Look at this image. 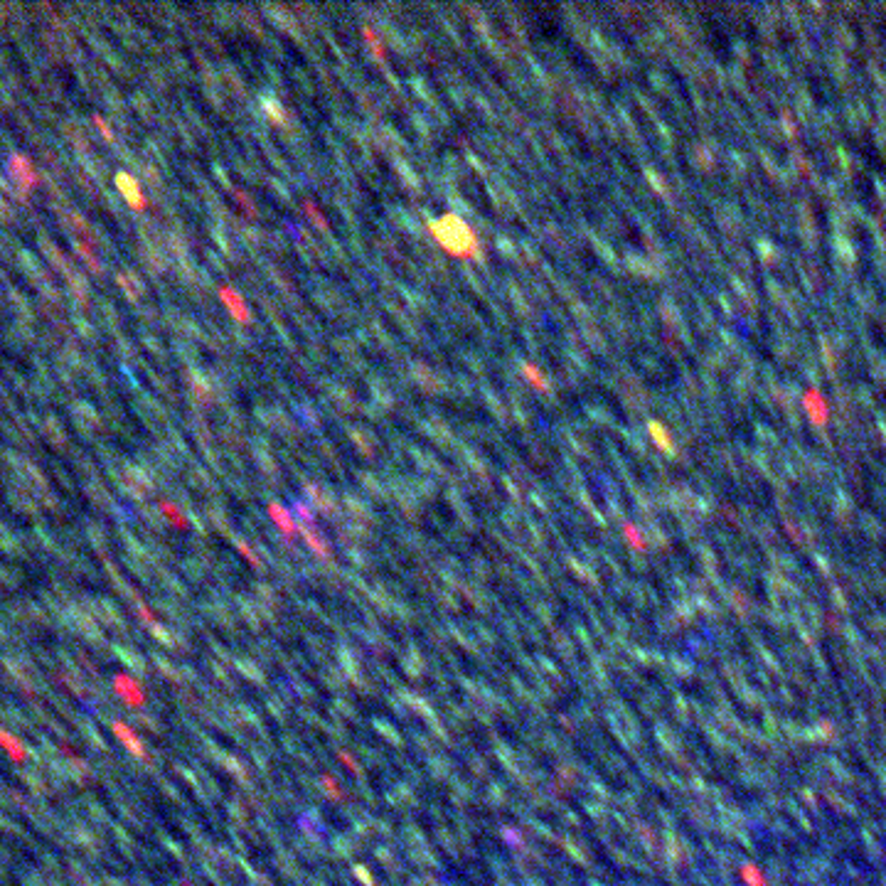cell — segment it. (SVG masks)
Masks as SVG:
<instances>
[{"mask_svg": "<svg viewBox=\"0 0 886 886\" xmlns=\"http://www.w3.org/2000/svg\"><path fill=\"white\" fill-rule=\"evenodd\" d=\"M8 170H10V178H13V183L18 185L20 192H23V199H27L30 190H35L39 185L37 170L32 168L30 158H25V155H20V153L10 155Z\"/></svg>", "mask_w": 886, "mask_h": 886, "instance_id": "1", "label": "cell"}, {"mask_svg": "<svg viewBox=\"0 0 886 886\" xmlns=\"http://www.w3.org/2000/svg\"><path fill=\"white\" fill-rule=\"evenodd\" d=\"M0 749L5 751V756L13 763H25L27 761V746L20 741V737L10 734L8 729H0Z\"/></svg>", "mask_w": 886, "mask_h": 886, "instance_id": "2", "label": "cell"}, {"mask_svg": "<svg viewBox=\"0 0 886 886\" xmlns=\"http://www.w3.org/2000/svg\"><path fill=\"white\" fill-rule=\"evenodd\" d=\"M116 183H118V187L123 190V195H126V199L128 202L133 204V207H143V199H141V190H138V185L133 183L131 180V175H126V173H121L116 178Z\"/></svg>", "mask_w": 886, "mask_h": 886, "instance_id": "3", "label": "cell"}]
</instances>
